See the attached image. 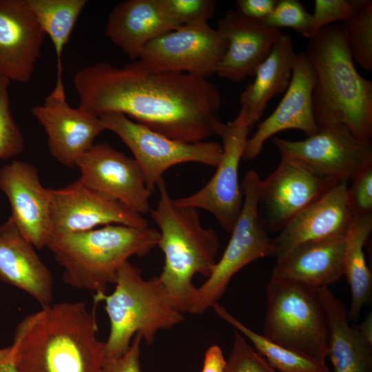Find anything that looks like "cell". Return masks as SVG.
I'll list each match as a JSON object with an SVG mask.
<instances>
[{"label":"cell","mask_w":372,"mask_h":372,"mask_svg":"<svg viewBox=\"0 0 372 372\" xmlns=\"http://www.w3.org/2000/svg\"><path fill=\"white\" fill-rule=\"evenodd\" d=\"M79 106L100 116L123 114L170 138L187 143L216 135L222 96L205 78L154 69L140 59L118 67L97 62L74 77Z\"/></svg>","instance_id":"6da1fadb"},{"label":"cell","mask_w":372,"mask_h":372,"mask_svg":"<svg viewBox=\"0 0 372 372\" xmlns=\"http://www.w3.org/2000/svg\"><path fill=\"white\" fill-rule=\"evenodd\" d=\"M98 331L95 308L84 302L41 307L18 324L12 363L17 372H103L105 342Z\"/></svg>","instance_id":"7a4b0ae2"},{"label":"cell","mask_w":372,"mask_h":372,"mask_svg":"<svg viewBox=\"0 0 372 372\" xmlns=\"http://www.w3.org/2000/svg\"><path fill=\"white\" fill-rule=\"evenodd\" d=\"M316 74L313 112L319 130L344 125L360 141L372 137V81L355 66L343 25L331 24L309 39Z\"/></svg>","instance_id":"3957f363"},{"label":"cell","mask_w":372,"mask_h":372,"mask_svg":"<svg viewBox=\"0 0 372 372\" xmlns=\"http://www.w3.org/2000/svg\"><path fill=\"white\" fill-rule=\"evenodd\" d=\"M159 199L150 214L159 228L157 246L164 265L157 276L174 307L189 313L196 287L193 278H208L216 264L220 241L216 231L204 227L198 209L175 203L163 178L158 183Z\"/></svg>","instance_id":"277c9868"},{"label":"cell","mask_w":372,"mask_h":372,"mask_svg":"<svg viewBox=\"0 0 372 372\" xmlns=\"http://www.w3.org/2000/svg\"><path fill=\"white\" fill-rule=\"evenodd\" d=\"M159 231L149 226L108 225L90 231L52 235L47 247L63 267L65 283L79 289L106 293L128 259L143 257L157 246Z\"/></svg>","instance_id":"5b68a950"},{"label":"cell","mask_w":372,"mask_h":372,"mask_svg":"<svg viewBox=\"0 0 372 372\" xmlns=\"http://www.w3.org/2000/svg\"><path fill=\"white\" fill-rule=\"evenodd\" d=\"M114 285L112 293L94 296L95 305L105 302L110 320L105 358L125 354L137 333L151 345L158 331L171 329L184 321L183 313L174 307L158 277L145 279L141 270L129 261L120 268Z\"/></svg>","instance_id":"8992f818"},{"label":"cell","mask_w":372,"mask_h":372,"mask_svg":"<svg viewBox=\"0 0 372 372\" xmlns=\"http://www.w3.org/2000/svg\"><path fill=\"white\" fill-rule=\"evenodd\" d=\"M264 335L326 364L329 330L318 288L270 278L266 287Z\"/></svg>","instance_id":"52a82bcc"},{"label":"cell","mask_w":372,"mask_h":372,"mask_svg":"<svg viewBox=\"0 0 372 372\" xmlns=\"http://www.w3.org/2000/svg\"><path fill=\"white\" fill-rule=\"evenodd\" d=\"M260 181L256 170L246 173L241 185L242 206L228 245L211 275L196 288L189 313L203 314L218 303L232 277L245 266L259 258L275 256L273 238L267 235L259 216Z\"/></svg>","instance_id":"ba28073f"},{"label":"cell","mask_w":372,"mask_h":372,"mask_svg":"<svg viewBox=\"0 0 372 372\" xmlns=\"http://www.w3.org/2000/svg\"><path fill=\"white\" fill-rule=\"evenodd\" d=\"M99 117L105 129L115 133L131 150L151 193L163 174L174 165L198 163L216 167L220 161L223 148L217 142L174 140L119 113H105Z\"/></svg>","instance_id":"9c48e42d"},{"label":"cell","mask_w":372,"mask_h":372,"mask_svg":"<svg viewBox=\"0 0 372 372\" xmlns=\"http://www.w3.org/2000/svg\"><path fill=\"white\" fill-rule=\"evenodd\" d=\"M273 143L281 158L335 183L349 182L372 165L371 143L360 141L344 125L319 130L301 141L274 137Z\"/></svg>","instance_id":"30bf717a"},{"label":"cell","mask_w":372,"mask_h":372,"mask_svg":"<svg viewBox=\"0 0 372 372\" xmlns=\"http://www.w3.org/2000/svg\"><path fill=\"white\" fill-rule=\"evenodd\" d=\"M251 129L241 110L232 121H221L216 128V135L222 140L223 152L214 176L192 194L174 199L175 203L208 211L225 231L231 233L243 203L238 169Z\"/></svg>","instance_id":"8fae6325"},{"label":"cell","mask_w":372,"mask_h":372,"mask_svg":"<svg viewBox=\"0 0 372 372\" xmlns=\"http://www.w3.org/2000/svg\"><path fill=\"white\" fill-rule=\"evenodd\" d=\"M227 48L225 39L208 23L184 25L149 41L138 59L156 70L207 79L216 74Z\"/></svg>","instance_id":"7c38bea8"},{"label":"cell","mask_w":372,"mask_h":372,"mask_svg":"<svg viewBox=\"0 0 372 372\" xmlns=\"http://www.w3.org/2000/svg\"><path fill=\"white\" fill-rule=\"evenodd\" d=\"M53 234L90 231L101 225L149 226L137 211L83 184L79 179L61 188L50 189Z\"/></svg>","instance_id":"4fadbf2b"},{"label":"cell","mask_w":372,"mask_h":372,"mask_svg":"<svg viewBox=\"0 0 372 372\" xmlns=\"http://www.w3.org/2000/svg\"><path fill=\"white\" fill-rule=\"evenodd\" d=\"M79 180L88 187L141 215L150 211L151 192L134 158L107 143L94 144L77 161Z\"/></svg>","instance_id":"5bb4252c"},{"label":"cell","mask_w":372,"mask_h":372,"mask_svg":"<svg viewBox=\"0 0 372 372\" xmlns=\"http://www.w3.org/2000/svg\"><path fill=\"white\" fill-rule=\"evenodd\" d=\"M31 114L43 128L52 156L61 165L73 167L79 158L106 130L101 118L67 102L65 91L53 89Z\"/></svg>","instance_id":"9a60e30c"},{"label":"cell","mask_w":372,"mask_h":372,"mask_svg":"<svg viewBox=\"0 0 372 372\" xmlns=\"http://www.w3.org/2000/svg\"><path fill=\"white\" fill-rule=\"evenodd\" d=\"M336 183L281 158L276 169L260 181L258 212L265 229L280 231Z\"/></svg>","instance_id":"2e32d148"},{"label":"cell","mask_w":372,"mask_h":372,"mask_svg":"<svg viewBox=\"0 0 372 372\" xmlns=\"http://www.w3.org/2000/svg\"><path fill=\"white\" fill-rule=\"evenodd\" d=\"M0 189L10 202V218L22 235L37 249L47 247L52 235L51 193L41 183L37 168L19 160L3 165Z\"/></svg>","instance_id":"e0dca14e"},{"label":"cell","mask_w":372,"mask_h":372,"mask_svg":"<svg viewBox=\"0 0 372 372\" xmlns=\"http://www.w3.org/2000/svg\"><path fill=\"white\" fill-rule=\"evenodd\" d=\"M315 81V71L306 52L297 54L283 98L274 111L257 124L256 132L246 142L242 159L256 158L266 141L278 132L298 130L309 136L318 132L312 103Z\"/></svg>","instance_id":"ac0fdd59"},{"label":"cell","mask_w":372,"mask_h":372,"mask_svg":"<svg viewBox=\"0 0 372 372\" xmlns=\"http://www.w3.org/2000/svg\"><path fill=\"white\" fill-rule=\"evenodd\" d=\"M348 183L347 180L337 183L283 227L273 238L276 258L307 242L345 238L353 216Z\"/></svg>","instance_id":"d6986e66"},{"label":"cell","mask_w":372,"mask_h":372,"mask_svg":"<svg viewBox=\"0 0 372 372\" xmlns=\"http://www.w3.org/2000/svg\"><path fill=\"white\" fill-rule=\"evenodd\" d=\"M45 36L26 0H0V76L28 82Z\"/></svg>","instance_id":"ffe728a7"},{"label":"cell","mask_w":372,"mask_h":372,"mask_svg":"<svg viewBox=\"0 0 372 372\" xmlns=\"http://www.w3.org/2000/svg\"><path fill=\"white\" fill-rule=\"evenodd\" d=\"M216 29L227 41V48L216 74L234 83L254 76L282 34L231 9L217 21Z\"/></svg>","instance_id":"44dd1931"},{"label":"cell","mask_w":372,"mask_h":372,"mask_svg":"<svg viewBox=\"0 0 372 372\" xmlns=\"http://www.w3.org/2000/svg\"><path fill=\"white\" fill-rule=\"evenodd\" d=\"M34 248L10 217L0 225V280L45 307L52 304L54 280Z\"/></svg>","instance_id":"7402d4cb"},{"label":"cell","mask_w":372,"mask_h":372,"mask_svg":"<svg viewBox=\"0 0 372 372\" xmlns=\"http://www.w3.org/2000/svg\"><path fill=\"white\" fill-rule=\"evenodd\" d=\"M180 27L166 14L158 0H126L110 12L105 34L135 61L149 41Z\"/></svg>","instance_id":"603a6c76"},{"label":"cell","mask_w":372,"mask_h":372,"mask_svg":"<svg viewBox=\"0 0 372 372\" xmlns=\"http://www.w3.org/2000/svg\"><path fill=\"white\" fill-rule=\"evenodd\" d=\"M345 238H327L296 246L276 258L270 278L317 288L329 287L344 276Z\"/></svg>","instance_id":"cb8c5ba5"},{"label":"cell","mask_w":372,"mask_h":372,"mask_svg":"<svg viewBox=\"0 0 372 372\" xmlns=\"http://www.w3.org/2000/svg\"><path fill=\"white\" fill-rule=\"evenodd\" d=\"M318 291L328 324L327 358L334 372H372V344L350 325L344 304L330 288Z\"/></svg>","instance_id":"d4e9b609"},{"label":"cell","mask_w":372,"mask_h":372,"mask_svg":"<svg viewBox=\"0 0 372 372\" xmlns=\"http://www.w3.org/2000/svg\"><path fill=\"white\" fill-rule=\"evenodd\" d=\"M296 54L290 34L282 33L257 68L254 81L240 94V110L251 128L260 119L268 102L287 89Z\"/></svg>","instance_id":"484cf974"},{"label":"cell","mask_w":372,"mask_h":372,"mask_svg":"<svg viewBox=\"0 0 372 372\" xmlns=\"http://www.w3.org/2000/svg\"><path fill=\"white\" fill-rule=\"evenodd\" d=\"M372 229V214L353 216L345 236L344 276L351 289L349 320H355L372 293V276L364 256V247Z\"/></svg>","instance_id":"4316f807"},{"label":"cell","mask_w":372,"mask_h":372,"mask_svg":"<svg viewBox=\"0 0 372 372\" xmlns=\"http://www.w3.org/2000/svg\"><path fill=\"white\" fill-rule=\"evenodd\" d=\"M40 27L54 45L57 65L54 87H65L62 81V54L87 0H26Z\"/></svg>","instance_id":"83f0119b"},{"label":"cell","mask_w":372,"mask_h":372,"mask_svg":"<svg viewBox=\"0 0 372 372\" xmlns=\"http://www.w3.org/2000/svg\"><path fill=\"white\" fill-rule=\"evenodd\" d=\"M215 313L234 329L247 337L257 352L278 372H329L327 364H320L288 349L258 334L245 326L219 303L212 307Z\"/></svg>","instance_id":"f1b7e54d"},{"label":"cell","mask_w":372,"mask_h":372,"mask_svg":"<svg viewBox=\"0 0 372 372\" xmlns=\"http://www.w3.org/2000/svg\"><path fill=\"white\" fill-rule=\"evenodd\" d=\"M355 10L343 23L351 56L359 66L372 70V1L355 0Z\"/></svg>","instance_id":"f546056e"},{"label":"cell","mask_w":372,"mask_h":372,"mask_svg":"<svg viewBox=\"0 0 372 372\" xmlns=\"http://www.w3.org/2000/svg\"><path fill=\"white\" fill-rule=\"evenodd\" d=\"M10 81L0 76V159L20 154L24 147L23 134L12 115L8 87Z\"/></svg>","instance_id":"4dcf8cb0"},{"label":"cell","mask_w":372,"mask_h":372,"mask_svg":"<svg viewBox=\"0 0 372 372\" xmlns=\"http://www.w3.org/2000/svg\"><path fill=\"white\" fill-rule=\"evenodd\" d=\"M260 23L278 30L290 28L305 38L311 37L312 15L298 0L278 1L272 12Z\"/></svg>","instance_id":"1f68e13d"},{"label":"cell","mask_w":372,"mask_h":372,"mask_svg":"<svg viewBox=\"0 0 372 372\" xmlns=\"http://www.w3.org/2000/svg\"><path fill=\"white\" fill-rule=\"evenodd\" d=\"M166 14L179 26L207 23L216 9L213 0H158Z\"/></svg>","instance_id":"d6a6232c"},{"label":"cell","mask_w":372,"mask_h":372,"mask_svg":"<svg viewBox=\"0 0 372 372\" xmlns=\"http://www.w3.org/2000/svg\"><path fill=\"white\" fill-rule=\"evenodd\" d=\"M234 340L223 372H278L234 329Z\"/></svg>","instance_id":"836d02e7"},{"label":"cell","mask_w":372,"mask_h":372,"mask_svg":"<svg viewBox=\"0 0 372 372\" xmlns=\"http://www.w3.org/2000/svg\"><path fill=\"white\" fill-rule=\"evenodd\" d=\"M314 4L311 37L319 30L334 22H345L355 10V0H316Z\"/></svg>","instance_id":"e575fe53"},{"label":"cell","mask_w":372,"mask_h":372,"mask_svg":"<svg viewBox=\"0 0 372 372\" xmlns=\"http://www.w3.org/2000/svg\"><path fill=\"white\" fill-rule=\"evenodd\" d=\"M348 188L353 216L372 214V165L360 173Z\"/></svg>","instance_id":"d590c367"},{"label":"cell","mask_w":372,"mask_h":372,"mask_svg":"<svg viewBox=\"0 0 372 372\" xmlns=\"http://www.w3.org/2000/svg\"><path fill=\"white\" fill-rule=\"evenodd\" d=\"M142 340L141 335L137 333L125 354L116 358H105L103 372H142L140 364Z\"/></svg>","instance_id":"8d00e7d4"},{"label":"cell","mask_w":372,"mask_h":372,"mask_svg":"<svg viewBox=\"0 0 372 372\" xmlns=\"http://www.w3.org/2000/svg\"><path fill=\"white\" fill-rule=\"evenodd\" d=\"M276 0H238L237 11L240 14L259 22L265 20L275 8Z\"/></svg>","instance_id":"74e56055"},{"label":"cell","mask_w":372,"mask_h":372,"mask_svg":"<svg viewBox=\"0 0 372 372\" xmlns=\"http://www.w3.org/2000/svg\"><path fill=\"white\" fill-rule=\"evenodd\" d=\"M225 363L221 348L216 344L212 345L205 353L201 372H223Z\"/></svg>","instance_id":"f35d334b"},{"label":"cell","mask_w":372,"mask_h":372,"mask_svg":"<svg viewBox=\"0 0 372 372\" xmlns=\"http://www.w3.org/2000/svg\"><path fill=\"white\" fill-rule=\"evenodd\" d=\"M355 326L361 335L372 344V313H369L360 324Z\"/></svg>","instance_id":"ab89813d"},{"label":"cell","mask_w":372,"mask_h":372,"mask_svg":"<svg viewBox=\"0 0 372 372\" xmlns=\"http://www.w3.org/2000/svg\"><path fill=\"white\" fill-rule=\"evenodd\" d=\"M12 359V348L11 346L0 349V364L7 362Z\"/></svg>","instance_id":"60d3db41"},{"label":"cell","mask_w":372,"mask_h":372,"mask_svg":"<svg viewBox=\"0 0 372 372\" xmlns=\"http://www.w3.org/2000/svg\"><path fill=\"white\" fill-rule=\"evenodd\" d=\"M0 372H17L12 363V359L0 364Z\"/></svg>","instance_id":"b9f144b4"}]
</instances>
